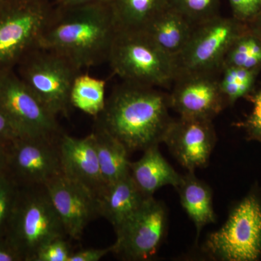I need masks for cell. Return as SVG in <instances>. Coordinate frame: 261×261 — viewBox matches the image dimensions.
Instances as JSON below:
<instances>
[{"instance_id": "cell-1", "label": "cell", "mask_w": 261, "mask_h": 261, "mask_svg": "<svg viewBox=\"0 0 261 261\" xmlns=\"http://www.w3.org/2000/svg\"><path fill=\"white\" fill-rule=\"evenodd\" d=\"M117 32L110 1L56 4L39 46L56 51L82 70L108 61Z\"/></svg>"}, {"instance_id": "cell-2", "label": "cell", "mask_w": 261, "mask_h": 261, "mask_svg": "<svg viewBox=\"0 0 261 261\" xmlns=\"http://www.w3.org/2000/svg\"><path fill=\"white\" fill-rule=\"evenodd\" d=\"M169 108L168 94L156 87L123 82L106 99L96 126L121 141L128 152L144 151L163 142L173 119Z\"/></svg>"}, {"instance_id": "cell-3", "label": "cell", "mask_w": 261, "mask_h": 261, "mask_svg": "<svg viewBox=\"0 0 261 261\" xmlns=\"http://www.w3.org/2000/svg\"><path fill=\"white\" fill-rule=\"evenodd\" d=\"M45 187H19L5 240L23 261H34L39 249L66 237Z\"/></svg>"}, {"instance_id": "cell-4", "label": "cell", "mask_w": 261, "mask_h": 261, "mask_svg": "<svg viewBox=\"0 0 261 261\" xmlns=\"http://www.w3.org/2000/svg\"><path fill=\"white\" fill-rule=\"evenodd\" d=\"M108 61L123 82L168 87L176 76V61L145 32L118 31Z\"/></svg>"}, {"instance_id": "cell-5", "label": "cell", "mask_w": 261, "mask_h": 261, "mask_svg": "<svg viewBox=\"0 0 261 261\" xmlns=\"http://www.w3.org/2000/svg\"><path fill=\"white\" fill-rule=\"evenodd\" d=\"M18 75L49 112L67 116L72 107L70 94L81 73L71 62L56 51L38 47L18 65Z\"/></svg>"}, {"instance_id": "cell-6", "label": "cell", "mask_w": 261, "mask_h": 261, "mask_svg": "<svg viewBox=\"0 0 261 261\" xmlns=\"http://www.w3.org/2000/svg\"><path fill=\"white\" fill-rule=\"evenodd\" d=\"M53 2L0 1V70L13 68L39 46Z\"/></svg>"}, {"instance_id": "cell-7", "label": "cell", "mask_w": 261, "mask_h": 261, "mask_svg": "<svg viewBox=\"0 0 261 261\" xmlns=\"http://www.w3.org/2000/svg\"><path fill=\"white\" fill-rule=\"evenodd\" d=\"M205 249L226 261L256 260L261 255V204L249 195L231 211L224 226L211 233Z\"/></svg>"}, {"instance_id": "cell-8", "label": "cell", "mask_w": 261, "mask_h": 261, "mask_svg": "<svg viewBox=\"0 0 261 261\" xmlns=\"http://www.w3.org/2000/svg\"><path fill=\"white\" fill-rule=\"evenodd\" d=\"M0 109L19 137L58 139L57 116L25 85L13 68L0 70Z\"/></svg>"}, {"instance_id": "cell-9", "label": "cell", "mask_w": 261, "mask_h": 261, "mask_svg": "<svg viewBox=\"0 0 261 261\" xmlns=\"http://www.w3.org/2000/svg\"><path fill=\"white\" fill-rule=\"evenodd\" d=\"M247 28L231 17H214L195 25L188 44L176 59L177 73L220 72L226 53Z\"/></svg>"}, {"instance_id": "cell-10", "label": "cell", "mask_w": 261, "mask_h": 261, "mask_svg": "<svg viewBox=\"0 0 261 261\" xmlns=\"http://www.w3.org/2000/svg\"><path fill=\"white\" fill-rule=\"evenodd\" d=\"M59 139H15L8 145L4 173L19 187L45 186L63 174Z\"/></svg>"}, {"instance_id": "cell-11", "label": "cell", "mask_w": 261, "mask_h": 261, "mask_svg": "<svg viewBox=\"0 0 261 261\" xmlns=\"http://www.w3.org/2000/svg\"><path fill=\"white\" fill-rule=\"evenodd\" d=\"M166 211L153 197L116 230L113 252L126 260H145L156 253L166 232Z\"/></svg>"}, {"instance_id": "cell-12", "label": "cell", "mask_w": 261, "mask_h": 261, "mask_svg": "<svg viewBox=\"0 0 261 261\" xmlns=\"http://www.w3.org/2000/svg\"><path fill=\"white\" fill-rule=\"evenodd\" d=\"M220 72H186L176 75L170 108L180 117L213 119L227 106L219 87Z\"/></svg>"}, {"instance_id": "cell-13", "label": "cell", "mask_w": 261, "mask_h": 261, "mask_svg": "<svg viewBox=\"0 0 261 261\" xmlns=\"http://www.w3.org/2000/svg\"><path fill=\"white\" fill-rule=\"evenodd\" d=\"M44 187L67 236L80 240L89 222L99 216L97 196L63 173Z\"/></svg>"}, {"instance_id": "cell-14", "label": "cell", "mask_w": 261, "mask_h": 261, "mask_svg": "<svg viewBox=\"0 0 261 261\" xmlns=\"http://www.w3.org/2000/svg\"><path fill=\"white\" fill-rule=\"evenodd\" d=\"M216 142L211 120L179 116L173 119L163 142L183 167L194 171L207 164Z\"/></svg>"}, {"instance_id": "cell-15", "label": "cell", "mask_w": 261, "mask_h": 261, "mask_svg": "<svg viewBox=\"0 0 261 261\" xmlns=\"http://www.w3.org/2000/svg\"><path fill=\"white\" fill-rule=\"evenodd\" d=\"M63 173L96 195L106 187L102 179L93 133L78 139L62 134L59 139Z\"/></svg>"}, {"instance_id": "cell-16", "label": "cell", "mask_w": 261, "mask_h": 261, "mask_svg": "<svg viewBox=\"0 0 261 261\" xmlns=\"http://www.w3.org/2000/svg\"><path fill=\"white\" fill-rule=\"evenodd\" d=\"M147 197L136 185L129 173L108 184L97 196L99 216L107 219L116 231L140 208Z\"/></svg>"}, {"instance_id": "cell-17", "label": "cell", "mask_w": 261, "mask_h": 261, "mask_svg": "<svg viewBox=\"0 0 261 261\" xmlns=\"http://www.w3.org/2000/svg\"><path fill=\"white\" fill-rule=\"evenodd\" d=\"M130 174L136 185L146 197H152L161 187L172 186L177 188L182 175L176 172L163 157L159 145L144 150L139 161L130 162Z\"/></svg>"}, {"instance_id": "cell-18", "label": "cell", "mask_w": 261, "mask_h": 261, "mask_svg": "<svg viewBox=\"0 0 261 261\" xmlns=\"http://www.w3.org/2000/svg\"><path fill=\"white\" fill-rule=\"evenodd\" d=\"M195 25L170 5L149 23L144 32L176 61L186 47Z\"/></svg>"}, {"instance_id": "cell-19", "label": "cell", "mask_w": 261, "mask_h": 261, "mask_svg": "<svg viewBox=\"0 0 261 261\" xmlns=\"http://www.w3.org/2000/svg\"><path fill=\"white\" fill-rule=\"evenodd\" d=\"M176 190L182 207L193 221L197 232L206 225L216 221L211 188L196 177L194 171H188L182 176L181 183Z\"/></svg>"}, {"instance_id": "cell-20", "label": "cell", "mask_w": 261, "mask_h": 261, "mask_svg": "<svg viewBox=\"0 0 261 261\" xmlns=\"http://www.w3.org/2000/svg\"><path fill=\"white\" fill-rule=\"evenodd\" d=\"M118 31L144 32L171 0H110Z\"/></svg>"}, {"instance_id": "cell-21", "label": "cell", "mask_w": 261, "mask_h": 261, "mask_svg": "<svg viewBox=\"0 0 261 261\" xmlns=\"http://www.w3.org/2000/svg\"><path fill=\"white\" fill-rule=\"evenodd\" d=\"M99 167L105 185L124 177L130 173L128 150L121 141L102 128L92 132Z\"/></svg>"}, {"instance_id": "cell-22", "label": "cell", "mask_w": 261, "mask_h": 261, "mask_svg": "<svg viewBox=\"0 0 261 261\" xmlns=\"http://www.w3.org/2000/svg\"><path fill=\"white\" fill-rule=\"evenodd\" d=\"M106 82L88 73H80L75 77L70 94L72 107L86 114L97 118L106 104Z\"/></svg>"}, {"instance_id": "cell-23", "label": "cell", "mask_w": 261, "mask_h": 261, "mask_svg": "<svg viewBox=\"0 0 261 261\" xmlns=\"http://www.w3.org/2000/svg\"><path fill=\"white\" fill-rule=\"evenodd\" d=\"M224 66L261 71V42L248 27L228 49L223 63Z\"/></svg>"}, {"instance_id": "cell-24", "label": "cell", "mask_w": 261, "mask_h": 261, "mask_svg": "<svg viewBox=\"0 0 261 261\" xmlns=\"http://www.w3.org/2000/svg\"><path fill=\"white\" fill-rule=\"evenodd\" d=\"M259 72L233 66H224L220 70V89L227 105L250 95Z\"/></svg>"}, {"instance_id": "cell-25", "label": "cell", "mask_w": 261, "mask_h": 261, "mask_svg": "<svg viewBox=\"0 0 261 261\" xmlns=\"http://www.w3.org/2000/svg\"><path fill=\"white\" fill-rule=\"evenodd\" d=\"M221 0H171V5L194 25L211 20L219 14Z\"/></svg>"}, {"instance_id": "cell-26", "label": "cell", "mask_w": 261, "mask_h": 261, "mask_svg": "<svg viewBox=\"0 0 261 261\" xmlns=\"http://www.w3.org/2000/svg\"><path fill=\"white\" fill-rule=\"evenodd\" d=\"M18 192V185L5 173H0V240H5Z\"/></svg>"}, {"instance_id": "cell-27", "label": "cell", "mask_w": 261, "mask_h": 261, "mask_svg": "<svg viewBox=\"0 0 261 261\" xmlns=\"http://www.w3.org/2000/svg\"><path fill=\"white\" fill-rule=\"evenodd\" d=\"M73 252L65 238H57L41 247L34 261H68Z\"/></svg>"}, {"instance_id": "cell-28", "label": "cell", "mask_w": 261, "mask_h": 261, "mask_svg": "<svg viewBox=\"0 0 261 261\" xmlns=\"http://www.w3.org/2000/svg\"><path fill=\"white\" fill-rule=\"evenodd\" d=\"M231 16L239 21L247 24L261 12V0H228Z\"/></svg>"}, {"instance_id": "cell-29", "label": "cell", "mask_w": 261, "mask_h": 261, "mask_svg": "<svg viewBox=\"0 0 261 261\" xmlns=\"http://www.w3.org/2000/svg\"><path fill=\"white\" fill-rule=\"evenodd\" d=\"M251 100L253 105L252 112L243 126L250 138L261 142V87L252 96Z\"/></svg>"}, {"instance_id": "cell-30", "label": "cell", "mask_w": 261, "mask_h": 261, "mask_svg": "<svg viewBox=\"0 0 261 261\" xmlns=\"http://www.w3.org/2000/svg\"><path fill=\"white\" fill-rule=\"evenodd\" d=\"M113 250V245L105 249H85L73 252L68 261H99Z\"/></svg>"}, {"instance_id": "cell-31", "label": "cell", "mask_w": 261, "mask_h": 261, "mask_svg": "<svg viewBox=\"0 0 261 261\" xmlns=\"http://www.w3.org/2000/svg\"><path fill=\"white\" fill-rule=\"evenodd\" d=\"M18 137L16 130L0 109V143L9 144Z\"/></svg>"}, {"instance_id": "cell-32", "label": "cell", "mask_w": 261, "mask_h": 261, "mask_svg": "<svg viewBox=\"0 0 261 261\" xmlns=\"http://www.w3.org/2000/svg\"><path fill=\"white\" fill-rule=\"evenodd\" d=\"M0 261H23L6 240H0Z\"/></svg>"}, {"instance_id": "cell-33", "label": "cell", "mask_w": 261, "mask_h": 261, "mask_svg": "<svg viewBox=\"0 0 261 261\" xmlns=\"http://www.w3.org/2000/svg\"><path fill=\"white\" fill-rule=\"evenodd\" d=\"M110 0H58L56 4L61 5V6H74V5H80L84 4H88V3H99V2H109Z\"/></svg>"}, {"instance_id": "cell-34", "label": "cell", "mask_w": 261, "mask_h": 261, "mask_svg": "<svg viewBox=\"0 0 261 261\" xmlns=\"http://www.w3.org/2000/svg\"><path fill=\"white\" fill-rule=\"evenodd\" d=\"M247 25L249 29L260 39L261 42V12Z\"/></svg>"}, {"instance_id": "cell-35", "label": "cell", "mask_w": 261, "mask_h": 261, "mask_svg": "<svg viewBox=\"0 0 261 261\" xmlns=\"http://www.w3.org/2000/svg\"><path fill=\"white\" fill-rule=\"evenodd\" d=\"M8 144L0 143V173H4L7 163Z\"/></svg>"}, {"instance_id": "cell-36", "label": "cell", "mask_w": 261, "mask_h": 261, "mask_svg": "<svg viewBox=\"0 0 261 261\" xmlns=\"http://www.w3.org/2000/svg\"><path fill=\"white\" fill-rule=\"evenodd\" d=\"M25 1H47V2H53V3H57L58 0H25Z\"/></svg>"}, {"instance_id": "cell-37", "label": "cell", "mask_w": 261, "mask_h": 261, "mask_svg": "<svg viewBox=\"0 0 261 261\" xmlns=\"http://www.w3.org/2000/svg\"><path fill=\"white\" fill-rule=\"evenodd\" d=\"M0 1H1V0H0Z\"/></svg>"}]
</instances>
